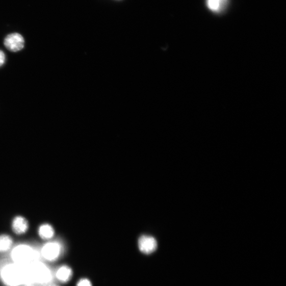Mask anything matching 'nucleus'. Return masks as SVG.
Instances as JSON below:
<instances>
[{"label": "nucleus", "instance_id": "0eeeda50", "mask_svg": "<svg viewBox=\"0 0 286 286\" xmlns=\"http://www.w3.org/2000/svg\"><path fill=\"white\" fill-rule=\"evenodd\" d=\"M29 227L28 221L22 216H17L13 220L12 228L16 235H21L25 233L28 230Z\"/></svg>", "mask_w": 286, "mask_h": 286}, {"label": "nucleus", "instance_id": "7ed1b4c3", "mask_svg": "<svg viewBox=\"0 0 286 286\" xmlns=\"http://www.w3.org/2000/svg\"><path fill=\"white\" fill-rule=\"evenodd\" d=\"M30 285L33 284H46L53 279L52 272L49 268L39 261L27 266Z\"/></svg>", "mask_w": 286, "mask_h": 286}, {"label": "nucleus", "instance_id": "423d86ee", "mask_svg": "<svg viewBox=\"0 0 286 286\" xmlns=\"http://www.w3.org/2000/svg\"><path fill=\"white\" fill-rule=\"evenodd\" d=\"M138 245L141 252L145 254L153 253L158 248L157 240L151 236H141L139 240Z\"/></svg>", "mask_w": 286, "mask_h": 286}, {"label": "nucleus", "instance_id": "9b49d317", "mask_svg": "<svg viewBox=\"0 0 286 286\" xmlns=\"http://www.w3.org/2000/svg\"><path fill=\"white\" fill-rule=\"evenodd\" d=\"M13 240L7 235L0 236V253L9 251L12 247Z\"/></svg>", "mask_w": 286, "mask_h": 286}, {"label": "nucleus", "instance_id": "6e6552de", "mask_svg": "<svg viewBox=\"0 0 286 286\" xmlns=\"http://www.w3.org/2000/svg\"><path fill=\"white\" fill-rule=\"evenodd\" d=\"M55 276L60 282L66 283L69 282L72 278L73 271L69 266L63 265L57 269Z\"/></svg>", "mask_w": 286, "mask_h": 286}, {"label": "nucleus", "instance_id": "f03ea898", "mask_svg": "<svg viewBox=\"0 0 286 286\" xmlns=\"http://www.w3.org/2000/svg\"><path fill=\"white\" fill-rule=\"evenodd\" d=\"M40 253L33 247L27 244L17 245L11 251V257L13 263L27 267L38 261Z\"/></svg>", "mask_w": 286, "mask_h": 286}, {"label": "nucleus", "instance_id": "9d476101", "mask_svg": "<svg viewBox=\"0 0 286 286\" xmlns=\"http://www.w3.org/2000/svg\"><path fill=\"white\" fill-rule=\"evenodd\" d=\"M228 0H207L208 8L215 12H221L227 6Z\"/></svg>", "mask_w": 286, "mask_h": 286}, {"label": "nucleus", "instance_id": "20e7f679", "mask_svg": "<svg viewBox=\"0 0 286 286\" xmlns=\"http://www.w3.org/2000/svg\"><path fill=\"white\" fill-rule=\"evenodd\" d=\"M63 252L62 245L58 241L49 242L44 245L40 251V255L44 260L53 262L59 259Z\"/></svg>", "mask_w": 286, "mask_h": 286}, {"label": "nucleus", "instance_id": "f8f14e48", "mask_svg": "<svg viewBox=\"0 0 286 286\" xmlns=\"http://www.w3.org/2000/svg\"><path fill=\"white\" fill-rule=\"evenodd\" d=\"M76 286H92L91 281L87 279L83 278L80 279L77 283Z\"/></svg>", "mask_w": 286, "mask_h": 286}, {"label": "nucleus", "instance_id": "f257e3e1", "mask_svg": "<svg viewBox=\"0 0 286 286\" xmlns=\"http://www.w3.org/2000/svg\"><path fill=\"white\" fill-rule=\"evenodd\" d=\"M0 278L7 286L30 285L27 267L8 264L0 270Z\"/></svg>", "mask_w": 286, "mask_h": 286}, {"label": "nucleus", "instance_id": "1a4fd4ad", "mask_svg": "<svg viewBox=\"0 0 286 286\" xmlns=\"http://www.w3.org/2000/svg\"><path fill=\"white\" fill-rule=\"evenodd\" d=\"M55 233L53 227L48 224L41 225L38 229V235L41 239L44 240L51 239Z\"/></svg>", "mask_w": 286, "mask_h": 286}, {"label": "nucleus", "instance_id": "4468645a", "mask_svg": "<svg viewBox=\"0 0 286 286\" xmlns=\"http://www.w3.org/2000/svg\"><path fill=\"white\" fill-rule=\"evenodd\" d=\"M49 286H57V285H49Z\"/></svg>", "mask_w": 286, "mask_h": 286}, {"label": "nucleus", "instance_id": "ddd939ff", "mask_svg": "<svg viewBox=\"0 0 286 286\" xmlns=\"http://www.w3.org/2000/svg\"><path fill=\"white\" fill-rule=\"evenodd\" d=\"M6 62V56L4 52L0 50V67L3 66Z\"/></svg>", "mask_w": 286, "mask_h": 286}, {"label": "nucleus", "instance_id": "39448f33", "mask_svg": "<svg viewBox=\"0 0 286 286\" xmlns=\"http://www.w3.org/2000/svg\"><path fill=\"white\" fill-rule=\"evenodd\" d=\"M6 47L12 52H17L22 50L24 46V39L19 33L8 35L5 39Z\"/></svg>", "mask_w": 286, "mask_h": 286}]
</instances>
